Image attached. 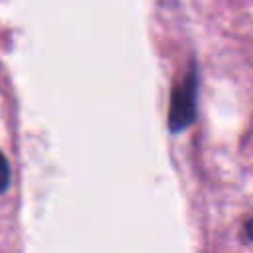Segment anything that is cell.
Wrapping results in <instances>:
<instances>
[{
  "label": "cell",
  "instance_id": "3957f363",
  "mask_svg": "<svg viewBox=\"0 0 253 253\" xmlns=\"http://www.w3.org/2000/svg\"><path fill=\"white\" fill-rule=\"evenodd\" d=\"M243 229H245V235H247V239H249V241H253V215H251V217L245 221Z\"/></svg>",
  "mask_w": 253,
  "mask_h": 253
},
{
  "label": "cell",
  "instance_id": "7a4b0ae2",
  "mask_svg": "<svg viewBox=\"0 0 253 253\" xmlns=\"http://www.w3.org/2000/svg\"><path fill=\"white\" fill-rule=\"evenodd\" d=\"M8 184H10V164H8L6 156L0 152V194L6 192Z\"/></svg>",
  "mask_w": 253,
  "mask_h": 253
},
{
  "label": "cell",
  "instance_id": "6da1fadb",
  "mask_svg": "<svg viewBox=\"0 0 253 253\" xmlns=\"http://www.w3.org/2000/svg\"><path fill=\"white\" fill-rule=\"evenodd\" d=\"M196 95H198V77H196V69L192 67L188 75L182 79V83H178L176 89L172 91L170 113H168V126L172 132H180L188 125H192L196 117Z\"/></svg>",
  "mask_w": 253,
  "mask_h": 253
}]
</instances>
